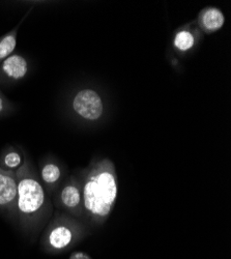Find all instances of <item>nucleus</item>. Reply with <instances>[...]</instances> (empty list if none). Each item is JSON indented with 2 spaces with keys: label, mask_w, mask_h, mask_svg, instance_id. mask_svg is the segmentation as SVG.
Here are the masks:
<instances>
[{
  "label": "nucleus",
  "mask_w": 231,
  "mask_h": 259,
  "mask_svg": "<svg viewBox=\"0 0 231 259\" xmlns=\"http://www.w3.org/2000/svg\"><path fill=\"white\" fill-rule=\"evenodd\" d=\"M73 239V233L67 226H57L49 234L50 245L57 250L68 247Z\"/></svg>",
  "instance_id": "423d86ee"
},
{
  "label": "nucleus",
  "mask_w": 231,
  "mask_h": 259,
  "mask_svg": "<svg viewBox=\"0 0 231 259\" xmlns=\"http://www.w3.org/2000/svg\"><path fill=\"white\" fill-rule=\"evenodd\" d=\"M70 259H91L87 254L83 252H76L71 255Z\"/></svg>",
  "instance_id": "ddd939ff"
},
{
  "label": "nucleus",
  "mask_w": 231,
  "mask_h": 259,
  "mask_svg": "<svg viewBox=\"0 0 231 259\" xmlns=\"http://www.w3.org/2000/svg\"><path fill=\"white\" fill-rule=\"evenodd\" d=\"M60 176H61L60 168L53 163L46 164L40 170L41 180L48 185H53L56 182H58V180L60 179Z\"/></svg>",
  "instance_id": "9b49d317"
},
{
  "label": "nucleus",
  "mask_w": 231,
  "mask_h": 259,
  "mask_svg": "<svg viewBox=\"0 0 231 259\" xmlns=\"http://www.w3.org/2000/svg\"><path fill=\"white\" fill-rule=\"evenodd\" d=\"M202 24L208 31H216L220 29L225 23V17L218 9H208L202 15Z\"/></svg>",
  "instance_id": "0eeeda50"
},
{
  "label": "nucleus",
  "mask_w": 231,
  "mask_h": 259,
  "mask_svg": "<svg viewBox=\"0 0 231 259\" xmlns=\"http://www.w3.org/2000/svg\"><path fill=\"white\" fill-rule=\"evenodd\" d=\"M0 72L12 80L23 79L28 73V62L23 56L12 54L0 64Z\"/></svg>",
  "instance_id": "20e7f679"
},
{
  "label": "nucleus",
  "mask_w": 231,
  "mask_h": 259,
  "mask_svg": "<svg viewBox=\"0 0 231 259\" xmlns=\"http://www.w3.org/2000/svg\"><path fill=\"white\" fill-rule=\"evenodd\" d=\"M4 163L10 169L18 168L21 165V163H22V158H21L20 154H18L17 152H11L6 155Z\"/></svg>",
  "instance_id": "f8f14e48"
},
{
  "label": "nucleus",
  "mask_w": 231,
  "mask_h": 259,
  "mask_svg": "<svg viewBox=\"0 0 231 259\" xmlns=\"http://www.w3.org/2000/svg\"><path fill=\"white\" fill-rule=\"evenodd\" d=\"M18 196V184L15 178L0 170V206H9Z\"/></svg>",
  "instance_id": "39448f33"
},
{
  "label": "nucleus",
  "mask_w": 231,
  "mask_h": 259,
  "mask_svg": "<svg viewBox=\"0 0 231 259\" xmlns=\"http://www.w3.org/2000/svg\"><path fill=\"white\" fill-rule=\"evenodd\" d=\"M5 110H6V100L3 94H0V114L4 113Z\"/></svg>",
  "instance_id": "4468645a"
},
{
  "label": "nucleus",
  "mask_w": 231,
  "mask_h": 259,
  "mask_svg": "<svg viewBox=\"0 0 231 259\" xmlns=\"http://www.w3.org/2000/svg\"><path fill=\"white\" fill-rule=\"evenodd\" d=\"M18 28L19 25L9 33L5 34L3 37H0V64L3 63L5 59L11 56L16 49Z\"/></svg>",
  "instance_id": "6e6552de"
},
{
  "label": "nucleus",
  "mask_w": 231,
  "mask_h": 259,
  "mask_svg": "<svg viewBox=\"0 0 231 259\" xmlns=\"http://www.w3.org/2000/svg\"><path fill=\"white\" fill-rule=\"evenodd\" d=\"M117 183L109 167H99L91 172L83 188L84 206L95 217L106 218L117 197Z\"/></svg>",
  "instance_id": "f257e3e1"
},
{
  "label": "nucleus",
  "mask_w": 231,
  "mask_h": 259,
  "mask_svg": "<svg viewBox=\"0 0 231 259\" xmlns=\"http://www.w3.org/2000/svg\"><path fill=\"white\" fill-rule=\"evenodd\" d=\"M173 44L177 50L181 52H186L193 48L195 44V38L190 31L180 30L175 34Z\"/></svg>",
  "instance_id": "9d476101"
},
{
  "label": "nucleus",
  "mask_w": 231,
  "mask_h": 259,
  "mask_svg": "<svg viewBox=\"0 0 231 259\" xmlns=\"http://www.w3.org/2000/svg\"><path fill=\"white\" fill-rule=\"evenodd\" d=\"M18 208L24 215L36 213L45 204L46 196L41 185L32 178H23L18 183Z\"/></svg>",
  "instance_id": "f03ea898"
},
{
  "label": "nucleus",
  "mask_w": 231,
  "mask_h": 259,
  "mask_svg": "<svg viewBox=\"0 0 231 259\" xmlns=\"http://www.w3.org/2000/svg\"><path fill=\"white\" fill-rule=\"evenodd\" d=\"M73 109L86 120L99 119L104 111V105L99 94L93 90H82L73 99Z\"/></svg>",
  "instance_id": "7ed1b4c3"
},
{
  "label": "nucleus",
  "mask_w": 231,
  "mask_h": 259,
  "mask_svg": "<svg viewBox=\"0 0 231 259\" xmlns=\"http://www.w3.org/2000/svg\"><path fill=\"white\" fill-rule=\"evenodd\" d=\"M60 199L64 205L70 209L76 208L81 202V193L74 185H68L62 189L60 193Z\"/></svg>",
  "instance_id": "1a4fd4ad"
}]
</instances>
